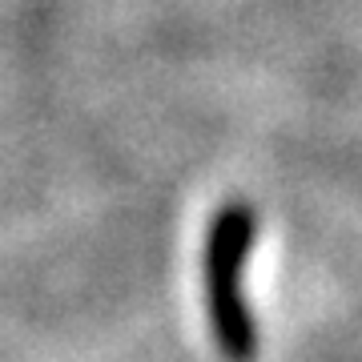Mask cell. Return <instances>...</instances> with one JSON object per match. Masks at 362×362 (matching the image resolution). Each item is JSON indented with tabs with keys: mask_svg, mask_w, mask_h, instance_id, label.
I'll return each instance as SVG.
<instances>
[{
	"mask_svg": "<svg viewBox=\"0 0 362 362\" xmlns=\"http://www.w3.org/2000/svg\"><path fill=\"white\" fill-rule=\"evenodd\" d=\"M258 226L262 218L250 202H226L209 218L202 242V302L214 346L226 362L258 358V318L246 298V270L258 246Z\"/></svg>",
	"mask_w": 362,
	"mask_h": 362,
	"instance_id": "6da1fadb",
	"label": "cell"
}]
</instances>
